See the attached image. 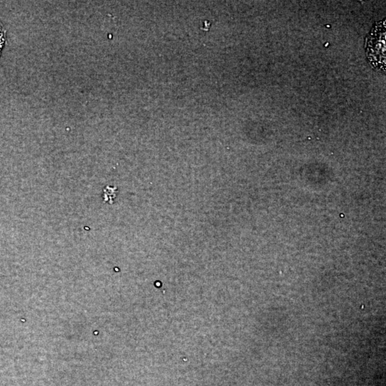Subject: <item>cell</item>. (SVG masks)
<instances>
[{"label":"cell","mask_w":386,"mask_h":386,"mask_svg":"<svg viewBox=\"0 0 386 386\" xmlns=\"http://www.w3.org/2000/svg\"><path fill=\"white\" fill-rule=\"evenodd\" d=\"M367 58L379 71H385V20L378 22L368 35L366 43Z\"/></svg>","instance_id":"1"},{"label":"cell","mask_w":386,"mask_h":386,"mask_svg":"<svg viewBox=\"0 0 386 386\" xmlns=\"http://www.w3.org/2000/svg\"><path fill=\"white\" fill-rule=\"evenodd\" d=\"M117 189V187L107 186L104 189V194H103L105 202L112 204L114 203V199L117 196V193H116Z\"/></svg>","instance_id":"2"},{"label":"cell","mask_w":386,"mask_h":386,"mask_svg":"<svg viewBox=\"0 0 386 386\" xmlns=\"http://www.w3.org/2000/svg\"><path fill=\"white\" fill-rule=\"evenodd\" d=\"M5 41V35L4 28H3L2 24L0 23V55H1L2 51H3V47H4Z\"/></svg>","instance_id":"3"}]
</instances>
